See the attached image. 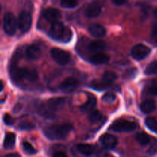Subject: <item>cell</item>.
<instances>
[{
  "instance_id": "obj_39",
  "label": "cell",
  "mask_w": 157,
  "mask_h": 157,
  "mask_svg": "<svg viewBox=\"0 0 157 157\" xmlns=\"http://www.w3.org/2000/svg\"><path fill=\"white\" fill-rule=\"evenodd\" d=\"M3 88H4V84H3V81H1V90H0V91L2 92Z\"/></svg>"
},
{
  "instance_id": "obj_8",
  "label": "cell",
  "mask_w": 157,
  "mask_h": 157,
  "mask_svg": "<svg viewBox=\"0 0 157 157\" xmlns=\"http://www.w3.org/2000/svg\"><path fill=\"white\" fill-rule=\"evenodd\" d=\"M32 18L30 13L28 12H21L18 16V27L22 33H25L29 31L32 27Z\"/></svg>"
},
{
  "instance_id": "obj_3",
  "label": "cell",
  "mask_w": 157,
  "mask_h": 157,
  "mask_svg": "<svg viewBox=\"0 0 157 157\" xmlns=\"http://www.w3.org/2000/svg\"><path fill=\"white\" fill-rule=\"evenodd\" d=\"M72 32L70 29L65 27L61 21L53 23L51 25L48 35L51 38L57 41L67 43L72 38Z\"/></svg>"
},
{
  "instance_id": "obj_17",
  "label": "cell",
  "mask_w": 157,
  "mask_h": 157,
  "mask_svg": "<svg viewBox=\"0 0 157 157\" xmlns=\"http://www.w3.org/2000/svg\"><path fill=\"white\" fill-rule=\"evenodd\" d=\"M106 42L102 40H94L92 41L87 46V50L92 54L98 53V52H102L103 50L106 48Z\"/></svg>"
},
{
  "instance_id": "obj_7",
  "label": "cell",
  "mask_w": 157,
  "mask_h": 157,
  "mask_svg": "<svg viewBox=\"0 0 157 157\" xmlns=\"http://www.w3.org/2000/svg\"><path fill=\"white\" fill-rule=\"evenodd\" d=\"M51 55L55 61L60 65H66L71 59V55L68 52L58 48H53L51 50Z\"/></svg>"
},
{
  "instance_id": "obj_12",
  "label": "cell",
  "mask_w": 157,
  "mask_h": 157,
  "mask_svg": "<svg viewBox=\"0 0 157 157\" xmlns=\"http://www.w3.org/2000/svg\"><path fill=\"white\" fill-rule=\"evenodd\" d=\"M100 142L102 144L103 147L109 149V150H111V149L114 148L117 144V138L113 135L105 133L100 137Z\"/></svg>"
},
{
  "instance_id": "obj_13",
  "label": "cell",
  "mask_w": 157,
  "mask_h": 157,
  "mask_svg": "<svg viewBox=\"0 0 157 157\" xmlns=\"http://www.w3.org/2000/svg\"><path fill=\"white\" fill-rule=\"evenodd\" d=\"M117 78V76L116 73H114L113 71H107L104 72L102 78L99 81L101 85H102V87L104 89H106L110 84H113L116 81Z\"/></svg>"
},
{
  "instance_id": "obj_24",
  "label": "cell",
  "mask_w": 157,
  "mask_h": 157,
  "mask_svg": "<svg viewBox=\"0 0 157 157\" xmlns=\"http://www.w3.org/2000/svg\"><path fill=\"white\" fill-rule=\"evenodd\" d=\"M103 119V114L98 110H94L90 113L88 117V120L91 124H95L99 123Z\"/></svg>"
},
{
  "instance_id": "obj_2",
  "label": "cell",
  "mask_w": 157,
  "mask_h": 157,
  "mask_svg": "<svg viewBox=\"0 0 157 157\" xmlns=\"http://www.w3.org/2000/svg\"><path fill=\"white\" fill-rule=\"evenodd\" d=\"M73 130V126L70 124L52 125L44 129V134L51 140H63Z\"/></svg>"
},
{
  "instance_id": "obj_10",
  "label": "cell",
  "mask_w": 157,
  "mask_h": 157,
  "mask_svg": "<svg viewBox=\"0 0 157 157\" xmlns=\"http://www.w3.org/2000/svg\"><path fill=\"white\" fill-rule=\"evenodd\" d=\"M78 81L74 77H68L61 84L60 89L64 93H70L78 87Z\"/></svg>"
},
{
  "instance_id": "obj_32",
  "label": "cell",
  "mask_w": 157,
  "mask_h": 157,
  "mask_svg": "<svg viewBox=\"0 0 157 157\" xmlns=\"http://www.w3.org/2000/svg\"><path fill=\"white\" fill-rule=\"evenodd\" d=\"M150 156H154V155L157 154V140H155L153 142V144L150 145V148L147 151Z\"/></svg>"
},
{
  "instance_id": "obj_26",
  "label": "cell",
  "mask_w": 157,
  "mask_h": 157,
  "mask_svg": "<svg viewBox=\"0 0 157 157\" xmlns=\"http://www.w3.org/2000/svg\"><path fill=\"white\" fill-rule=\"evenodd\" d=\"M157 73V61H153L147 66L145 74L147 75H153Z\"/></svg>"
},
{
  "instance_id": "obj_16",
  "label": "cell",
  "mask_w": 157,
  "mask_h": 157,
  "mask_svg": "<svg viewBox=\"0 0 157 157\" xmlns=\"http://www.w3.org/2000/svg\"><path fill=\"white\" fill-rule=\"evenodd\" d=\"M88 32L95 38H102L106 35L105 28L100 24H92L89 26Z\"/></svg>"
},
{
  "instance_id": "obj_23",
  "label": "cell",
  "mask_w": 157,
  "mask_h": 157,
  "mask_svg": "<svg viewBox=\"0 0 157 157\" xmlns=\"http://www.w3.org/2000/svg\"><path fill=\"white\" fill-rule=\"evenodd\" d=\"M136 140L140 145L146 146L150 144V136L144 132H140L136 135Z\"/></svg>"
},
{
  "instance_id": "obj_11",
  "label": "cell",
  "mask_w": 157,
  "mask_h": 157,
  "mask_svg": "<svg viewBox=\"0 0 157 157\" xmlns=\"http://www.w3.org/2000/svg\"><path fill=\"white\" fill-rule=\"evenodd\" d=\"M44 18L49 22H52V24L59 21V19L61 18V14L58 9L55 8H48L44 11Z\"/></svg>"
},
{
  "instance_id": "obj_40",
  "label": "cell",
  "mask_w": 157,
  "mask_h": 157,
  "mask_svg": "<svg viewBox=\"0 0 157 157\" xmlns=\"http://www.w3.org/2000/svg\"><path fill=\"white\" fill-rule=\"evenodd\" d=\"M154 16H155V18H156L157 19V7L156 8V9L154 10Z\"/></svg>"
},
{
  "instance_id": "obj_25",
  "label": "cell",
  "mask_w": 157,
  "mask_h": 157,
  "mask_svg": "<svg viewBox=\"0 0 157 157\" xmlns=\"http://www.w3.org/2000/svg\"><path fill=\"white\" fill-rule=\"evenodd\" d=\"M145 124L151 131L157 133V121L153 117H147L145 120Z\"/></svg>"
},
{
  "instance_id": "obj_9",
  "label": "cell",
  "mask_w": 157,
  "mask_h": 157,
  "mask_svg": "<svg viewBox=\"0 0 157 157\" xmlns=\"http://www.w3.org/2000/svg\"><path fill=\"white\" fill-rule=\"evenodd\" d=\"M151 52V49L143 44L135 45L131 50V55L136 61H142L147 58Z\"/></svg>"
},
{
  "instance_id": "obj_4",
  "label": "cell",
  "mask_w": 157,
  "mask_h": 157,
  "mask_svg": "<svg viewBox=\"0 0 157 157\" xmlns=\"http://www.w3.org/2000/svg\"><path fill=\"white\" fill-rule=\"evenodd\" d=\"M11 75L14 80L26 82H35L38 80V75L35 69H29L27 67H12Z\"/></svg>"
},
{
  "instance_id": "obj_36",
  "label": "cell",
  "mask_w": 157,
  "mask_h": 157,
  "mask_svg": "<svg viewBox=\"0 0 157 157\" xmlns=\"http://www.w3.org/2000/svg\"><path fill=\"white\" fill-rule=\"evenodd\" d=\"M112 2L117 6H122V5L126 4L127 2L125 0H113V1H112Z\"/></svg>"
},
{
  "instance_id": "obj_35",
  "label": "cell",
  "mask_w": 157,
  "mask_h": 157,
  "mask_svg": "<svg viewBox=\"0 0 157 157\" xmlns=\"http://www.w3.org/2000/svg\"><path fill=\"white\" fill-rule=\"evenodd\" d=\"M22 107H23V105L21 104H17L14 107L13 112H14V113H18V112H19L20 110H21Z\"/></svg>"
},
{
  "instance_id": "obj_14",
  "label": "cell",
  "mask_w": 157,
  "mask_h": 157,
  "mask_svg": "<svg viewBox=\"0 0 157 157\" xmlns=\"http://www.w3.org/2000/svg\"><path fill=\"white\" fill-rule=\"evenodd\" d=\"M110 60V57L104 52H98L92 54L89 58V61L94 64H104L107 63Z\"/></svg>"
},
{
  "instance_id": "obj_5",
  "label": "cell",
  "mask_w": 157,
  "mask_h": 157,
  "mask_svg": "<svg viewBox=\"0 0 157 157\" xmlns=\"http://www.w3.org/2000/svg\"><path fill=\"white\" fill-rule=\"evenodd\" d=\"M137 124L125 119H118L115 121L109 127V130L118 133L132 132L137 128Z\"/></svg>"
},
{
  "instance_id": "obj_22",
  "label": "cell",
  "mask_w": 157,
  "mask_h": 157,
  "mask_svg": "<svg viewBox=\"0 0 157 157\" xmlns=\"http://www.w3.org/2000/svg\"><path fill=\"white\" fill-rule=\"evenodd\" d=\"M97 106V99L95 97H90L87 102L84 103L81 107V110L82 112L92 111Z\"/></svg>"
},
{
  "instance_id": "obj_21",
  "label": "cell",
  "mask_w": 157,
  "mask_h": 157,
  "mask_svg": "<svg viewBox=\"0 0 157 157\" xmlns=\"http://www.w3.org/2000/svg\"><path fill=\"white\" fill-rule=\"evenodd\" d=\"M15 133H7L5 136L4 141H3V147L6 150H11L15 147Z\"/></svg>"
},
{
  "instance_id": "obj_31",
  "label": "cell",
  "mask_w": 157,
  "mask_h": 157,
  "mask_svg": "<svg viewBox=\"0 0 157 157\" xmlns=\"http://www.w3.org/2000/svg\"><path fill=\"white\" fill-rule=\"evenodd\" d=\"M60 4H61V7L65 8V9H73V8L76 7L78 2L75 0H62Z\"/></svg>"
},
{
  "instance_id": "obj_38",
  "label": "cell",
  "mask_w": 157,
  "mask_h": 157,
  "mask_svg": "<svg viewBox=\"0 0 157 157\" xmlns=\"http://www.w3.org/2000/svg\"><path fill=\"white\" fill-rule=\"evenodd\" d=\"M5 157H21L20 155H18V153H10V154L6 155Z\"/></svg>"
},
{
  "instance_id": "obj_15",
  "label": "cell",
  "mask_w": 157,
  "mask_h": 157,
  "mask_svg": "<svg viewBox=\"0 0 157 157\" xmlns=\"http://www.w3.org/2000/svg\"><path fill=\"white\" fill-rule=\"evenodd\" d=\"M101 12V6L98 2H91L87 6L85 10V15L90 18L98 16Z\"/></svg>"
},
{
  "instance_id": "obj_20",
  "label": "cell",
  "mask_w": 157,
  "mask_h": 157,
  "mask_svg": "<svg viewBox=\"0 0 157 157\" xmlns=\"http://www.w3.org/2000/svg\"><path fill=\"white\" fill-rule=\"evenodd\" d=\"M156 108V104L153 100H146L140 104V110L144 113H150Z\"/></svg>"
},
{
  "instance_id": "obj_27",
  "label": "cell",
  "mask_w": 157,
  "mask_h": 157,
  "mask_svg": "<svg viewBox=\"0 0 157 157\" xmlns=\"http://www.w3.org/2000/svg\"><path fill=\"white\" fill-rule=\"evenodd\" d=\"M147 93L153 96H157V80L151 81L147 86Z\"/></svg>"
},
{
  "instance_id": "obj_6",
  "label": "cell",
  "mask_w": 157,
  "mask_h": 157,
  "mask_svg": "<svg viewBox=\"0 0 157 157\" xmlns=\"http://www.w3.org/2000/svg\"><path fill=\"white\" fill-rule=\"evenodd\" d=\"M18 21L12 12H6L3 17V29L8 35H13L16 32Z\"/></svg>"
},
{
  "instance_id": "obj_30",
  "label": "cell",
  "mask_w": 157,
  "mask_h": 157,
  "mask_svg": "<svg viewBox=\"0 0 157 157\" xmlns=\"http://www.w3.org/2000/svg\"><path fill=\"white\" fill-rule=\"evenodd\" d=\"M117 99V97L115 95V94H113V92H107L103 96L102 101H104L106 104H111V103L114 102Z\"/></svg>"
},
{
  "instance_id": "obj_33",
  "label": "cell",
  "mask_w": 157,
  "mask_h": 157,
  "mask_svg": "<svg viewBox=\"0 0 157 157\" xmlns=\"http://www.w3.org/2000/svg\"><path fill=\"white\" fill-rule=\"evenodd\" d=\"M3 121H4L5 124L8 126H11L13 124V120H12V117H11L9 114H7V113H6V114L4 115V117H3Z\"/></svg>"
},
{
  "instance_id": "obj_28",
  "label": "cell",
  "mask_w": 157,
  "mask_h": 157,
  "mask_svg": "<svg viewBox=\"0 0 157 157\" xmlns=\"http://www.w3.org/2000/svg\"><path fill=\"white\" fill-rule=\"evenodd\" d=\"M18 127L21 130H32L35 128V125L30 121H23Z\"/></svg>"
},
{
  "instance_id": "obj_34",
  "label": "cell",
  "mask_w": 157,
  "mask_h": 157,
  "mask_svg": "<svg viewBox=\"0 0 157 157\" xmlns=\"http://www.w3.org/2000/svg\"><path fill=\"white\" fill-rule=\"evenodd\" d=\"M151 38L155 42H157V25H155L152 30Z\"/></svg>"
},
{
  "instance_id": "obj_37",
  "label": "cell",
  "mask_w": 157,
  "mask_h": 157,
  "mask_svg": "<svg viewBox=\"0 0 157 157\" xmlns=\"http://www.w3.org/2000/svg\"><path fill=\"white\" fill-rule=\"evenodd\" d=\"M52 157H67V155L64 153V152H56V153H54L53 156Z\"/></svg>"
},
{
  "instance_id": "obj_1",
  "label": "cell",
  "mask_w": 157,
  "mask_h": 157,
  "mask_svg": "<svg viewBox=\"0 0 157 157\" xmlns=\"http://www.w3.org/2000/svg\"><path fill=\"white\" fill-rule=\"evenodd\" d=\"M66 100L63 98H53L41 102L36 105V111L41 117L47 119H54L55 112L58 111L64 105Z\"/></svg>"
},
{
  "instance_id": "obj_29",
  "label": "cell",
  "mask_w": 157,
  "mask_h": 157,
  "mask_svg": "<svg viewBox=\"0 0 157 157\" xmlns=\"http://www.w3.org/2000/svg\"><path fill=\"white\" fill-rule=\"evenodd\" d=\"M22 148H23V150H24L27 154L33 155L37 153V150L32 147V145H31V144H29V143L27 142V141L23 142Z\"/></svg>"
},
{
  "instance_id": "obj_19",
  "label": "cell",
  "mask_w": 157,
  "mask_h": 157,
  "mask_svg": "<svg viewBox=\"0 0 157 157\" xmlns=\"http://www.w3.org/2000/svg\"><path fill=\"white\" fill-rule=\"evenodd\" d=\"M77 150L81 154L84 155V156H92L96 152V149H95L94 146L91 145V144H80L77 146Z\"/></svg>"
},
{
  "instance_id": "obj_18",
  "label": "cell",
  "mask_w": 157,
  "mask_h": 157,
  "mask_svg": "<svg viewBox=\"0 0 157 157\" xmlns=\"http://www.w3.org/2000/svg\"><path fill=\"white\" fill-rule=\"evenodd\" d=\"M41 55V49L35 44L28 46L25 50V56L30 60H37Z\"/></svg>"
}]
</instances>
